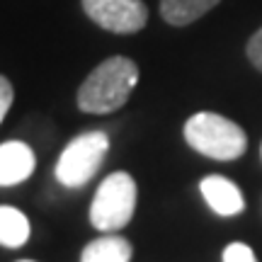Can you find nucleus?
Segmentation results:
<instances>
[{
    "instance_id": "1",
    "label": "nucleus",
    "mask_w": 262,
    "mask_h": 262,
    "mask_svg": "<svg viewBox=\"0 0 262 262\" xmlns=\"http://www.w3.org/2000/svg\"><path fill=\"white\" fill-rule=\"evenodd\" d=\"M139 83V66L126 56H112L93 68L78 88V107L88 114H110L129 102Z\"/></svg>"
},
{
    "instance_id": "2",
    "label": "nucleus",
    "mask_w": 262,
    "mask_h": 262,
    "mask_svg": "<svg viewBox=\"0 0 262 262\" xmlns=\"http://www.w3.org/2000/svg\"><path fill=\"white\" fill-rule=\"evenodd\" d=\"M189 148L214 160H235L248 148V136L235 122L216 112H196L185 124Z\"/></svg>"
},
{
    "instance_id": "3",
    "label": "nucleus",
    "mask_w": 262,
    "mask_h": 262,
    "mask_svg": "<svg viewBox=\"0 0 262 262\" xmlns=\"http://www.w3.org/2000/svg\"><path fill=\"white\" fill-rule=\"evenodd\" d=\"M136 209V182L129 172H112L100 182L90 206V224L102 231L112 233L119 231L131 221Z\"/></svg>"
},
{
    "instance_id": "4",
    "label": "nucleus",
    "mask_w": 262,
    "mask_h": 262,
    "mask_svg": "<svg viewBox=\"0 0 262 262\" xmlns=\"http://www.w3.org/2000/svg\"><path fill=\"white\" fill-rule=\"evenodd\" d=\"M107 150H110V139L104 131H85L75 136L56 163V180L68 189L88 185L104 163Z\"/></svg>"
},
{
    "instance_id": "5",
    "label": "nucleus",
    "mask_w": 262,
    "mask_h": 262,
    "mask_svg": "<svg viewBox=\"0 0 262 262\" xmlns=\"http://www.w3.org/2000/svg\"><path fill=\"white\" fill-rule=\"evenodd\" d=\"M85 15L114 34H136L148 22L143 0H83Z\"/></svg>"
},
{
    "instance_id": "6",
    "label": "nucleus",
    "mask_w": 262,
    "mask_h": 262,
    "mask_svg": "<svg viewBox=\"0 0 262 262\" xmlns=\"http://www.w3.org/2000/svg\"><path fill=\"white\" fill-rule=\"evenodd\" d=\"M199 189H202V196L209 204V209L219 216H235L245 209L243 192L228 178L209 175V178H204L199 182Z\"/></svg>"
},
{
    "instance_id": "7",
    "label": "nucleus",
    "mask_w": 262,
    "mask_h": 262,
    "mask_svg": "<svg viewBox=\"0 0 262 262\" xmlns=\"http://www.w3.org/2000/svg\"><path fill=\"white\" fill-rule=\"evenodd\" d=\"M34 150L22 141L0 143V187L19 185L34 172Z\"/></svg>"
},
{
    "instance_id": "8",
    "label": "nucleus",
    "mask_w": 262,
    "mask_h": 262,
    "mask_svg": "<svg viewBox=\"0 0 262 262\" xmlns=\"http://www.w3.org/2000/svg\"><path fill=\"white\" fill-rule=\"evenodd\" d=\"M221 0H160V15L172 27H185L216 8Z\"/></svg>"
},
{
    "instance_id": "9",
    "label": "nucleus",
    "mask_w": 262,
    "mask_h": 262,
    "mask_svg": "<svg viewBox=\"0 0 262 262\" xmlns=\"http://www.w3.org/2000/svg\"><path fill=\"white\" fill-rule=\"evenodd\" d=\"M131 243L122 235H102L88 243L80 253V262H129Z\"/></svg>"
},
{
    "instance_id": "10",
    "label": "nucleus",
    "mask_w": 262,
    "mask_h": 262,
    "mask_svg": "<svg viewBox=\"0 0 262 262\" xmlns=\"http://www.w3.org/2000/svg\"><path fill=\"white\" fill-rule=\"evenodd\" d=\"M29 241V221L15 206H0V245L22 248Z\"/></svg>"
},
{
    "instance_id": "11",
    "label": "nucleus",
    "mask_w": 262,
    "mask_h": 262,
    "mask_svg": "<svg viewBox=\"0 0 262 262\" xmlns=\"http://www.w3.org/2000/svg\"><path fill=\"white\" fill-rule=\"evenodd\" d=\"M224 262H257L253 248L245 243H231L224 250Z\"/></svg>"
},
{
    "instance_id": "12",
    "label": "nucleus",
    "mask_w": 262,
    "mask_h": 262,
    "mask_svg": "<svg viewBox=\"0 0 262 262\" xmlns=\"http://www.w3.org/2000/svg\"><path fill=\"white\" fill-rule=\"evenodd\" d=\"M245 51H248V58H250V63H253L257 71H262V27L255 32L253 37H250V41H248Z\"/></svg>"
},
{
    "instance_id": "13",
    "label": "nucleus",
    "mask_w": 262,
    "mask_h": 262,
    "mask_svg": "<svg viewBox=\"0 0 262 262\" xmlns=\"http://www.w3.org/2000/svg\"><path fill=\"white\" fill-rule=\"evenodd\" d=\"M15 100V90H12V83H10L5 75H0V124L5 119V114H8L10 104Z\"/></svg>"
},
{
    "instance_id": "14",
    "label": "nucleus",
    "mask_w": 262,
    "mask_h": 262,
    "mask_svg": "<svg viewBox=\"0 0 262 262\" xmlns=\"http://www.w3.org/2000/svg\"><path fill=\"white\" fill-rule=\"evenodd\" d=\"M22 262H32V260H22Z\"/></svg>"
}]
</instances>
